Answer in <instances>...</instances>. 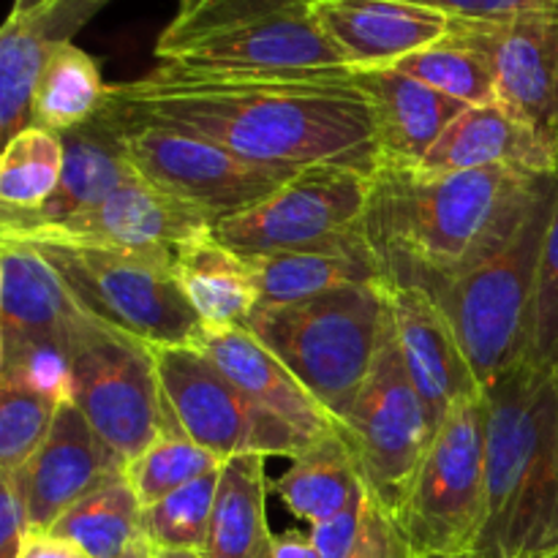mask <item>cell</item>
I'll return each mask as SVG.
<instances>
[{"mask_svg":"<svg viewBox=\"0 0 558 558\" xmlns=\"http://www.w3.org/2000/svg\"><path fill=\"white\" fill-rule=\"evenodd\" d=\"M104 114L202 136L248 161L289 172L381 167L374 118L352 69L205 74L156 65L109 85Z\"/></svg>","mask_w":558,"mask_h":558,"instance_id":"6da1fadb","label":"cell"},{"mask_svg":"<svg viewBox=\"0 0 558 558\" xmlns=\"http://www.w3.org/2000/svg\"><path fill=\"white\" fill-rule=\"evenodd\" d=\"M550 178L512 169L434 174L379 167L363 229L387 287L434 298L510 243Z\"/></svg>","mask_w":558,"mask_h":558,"instance_id":"7a4b0ae2","label":"cell"},{"mask_svg":"<svg viewBox=\"0 0 558 558\" xmlns=\"http://www.w3.org/2000/svg\"><path fill=\"white\" fill-rule=\"evenodd\" d=\"M488 523L480 554H558V381L548 363H521L485 390Z\"/></svg>","mask_w":558,"mask_h":558,"instance_id":"3957f363","label":"cell"},{"mask_svg":"<svg viewBox=\"0 0 558 558\" xmlns=\"http://www.w3.org/2000/svg\"><path fill=\"white\" fill-rule=\"evenodd\" d=\"M156 60L205 74L349 69L303 0H178Z\"/></svg>","mask_w":558,"mask_h":558,"instance_id":"277c9868","label":"cell"},{"mask_svg":"<svg viewBox=\"0 0 558 558\" xmlns=\"http://www.w3.org/2000/svg\"><path fill=\"white\" fill-rule=\"evenodd\" d=\"M390 325L387 283L343 287L298 303L259 305L248 330L338 420L357 398Z\"/></svg>","mask_w":558,"mask_h":558,"instance_id":"5b68a950","label":"cell"},{"mask_svg":"<svg viewBox=\"0 0 558 558\" xmlns=\"http://www.w3.org/2000/svg\"><path fill=\"white\" fill-rule=\"evenodd\" d=\"M556 202L558 174L505 248L434 294L483 390L529 360L539 259Z\"/></svg>","mask_w":558,"mask_h":558,"instance_id":"8992f818","label":"cell"},{"mask_svg":"<svg viewBox=\"0 0 558 558\" xmlns=\"http://www.w3.org/2000/svg\"><path fill=\"white\" fill-rule=\"evenodd\" d=\"M16 240L31 243L63 278L76 303L104 325L147 347H194L202 336V322L174 278L169 254L109 248L49 234Z\"/></svg>","mask_w":558,"mask_h":558,"instance_id":"52a82bcc","label":"cell"},{"mask_svg":"<svg viewBox=\"0 0 558 558\" xmlns=\"http://www.w3.org/2000/svg\"><path fill=\"white\" fill-rule=\"evenodd\" d=\"M396 521L414 558L477 554L488 523L485 396L441 420Z\"/></svg>","mask_w":558,"mask_h":558,"instance_id":"ba28073f","label":"cell"},{"mask_svg":"<svg viewBox=\"0 0 558 558\" xmlns=\"http://www.w3.org/2000/svg\"><path fill=\"white\" fill-rule=\"evenodd\" d=\"M341 436L352 450L371 499L390 515H398L436 428L407 374L392 314L379 354L343 414Z\"/></svg>","mask_w":558,"mask_h":558,"instance_id":"9c48e42d","label":"cell"},{"mask_svg":"<svg viewBox=\"0 0 558 558\" xmlns=\"http://www.w3.org/2000/svg\"><path fill=\"white\" fill-rule=\"evenodd\" d=\"M150 354L178 428L221 461L248 452L294 458L311 445L292 425L245 396L196 347H150Z\"/></svg>","mask_w":558,"mask_h":558,"instance_id":"30bf717a","label":"cell"},{"mask_svg":"<svg viewBox=\"0 0 558 558\" xmlns=\"http://www.w3.org/2000/svg\"><path fill=\"white\" fill-rule=\"evenodd\" d=\"M69 401L125 463L178 428L150 347L109 325L76 347Z\"/></svg>","mask_w":558,"mask_h":558,"instance_id":"8fae6325","label":"cell"},{"mask_svg":"<svg viewBox=\"0 0 558 558\" xmlns=\"http://www.w3.org/2000/svg\"><path fill=\"white\" fill-rule=\"evenodd\" d=\"M104 118L118 129L136 172L199 210L213 227L259 205L294 174L289 169L248 161L202 136L161 125L123 123L109 114Z\"/></svg>","mask_w":558,"mask_h":558,"instance_id":"7c38bea8","label":"cell"},{"mask_svg":"<svg viewBox=\"0 0 558 558\" xmlns=\"http://www.w3.org/2000/svg\"><path fill=\"white\" fill-rule=\"evenodd\" d=\"M371 174L349 167L294 172L267 199L213 227V238L240 256L308 248L363 232Z\"/></svg>","mask_w":558,"mask_h":558,"instance_id":"4fadbf2b","label":"cell"},{"mask_svg":"<svg viewBox=\"0 0 558 558\" xmlns=\"http://www.w3.org/2000/svg\"><path fill=\"white\" fill-rule=\"evenodd\" d=\"M450 36L485 54L496 96L558 142V14L452 20Z\"/></svg>","mask_w":558,"mask_h":558,"instance_id":"5bb4252c","label":"cell"},{"mask_svg":"<svg viewBox=\"0 0 558 558\" xmlns=\"http://www.w3.org/2000/svg\"><path fill=\"white\" fill-rule=\"evenodd\" d=\"M210 229L213 223L199 210L163 191L161 185L136 174L118 191H112L107 199L98 202L96 207L76 213L69 221L54 223V227L27 229V232L0 234H11V238L49 234V238L76 240V243L172 256L180 245L191 243Z\"/></svg>","mask_w":558,"mask_h":558,"instance_id":"9a60e30c","label":"cell"},{"mask_svg":"<svg viewBox=\"0 0 558 558\" xmlns=\"http://www.w3.org/2000/svg\"><path fill=\"white\" fill-rule=\"evenodd\" d=\"M98 327L31 243L0 234V349L54 343L74 354Z\"/></svg>","mask_w":558,"mask_h":558,"instance_id":"2e32d148","label":"cell"},{"mask_svg":"<svg viewBox=\"0 0 558 558\" xmlns=\"http://www.w3.org/2000/svg\"><path fill=\"white\" fill-rule=\"evenodd\" d=\"M14 474L33 529H52L76 501L125 474V461L93 430L85 414L65 401L36 456Z\"/></svg>","mask_w":558,"mask_h":558,"instance_id":"e0dca14e","label":"cell"},{"mask_svg":"<svg viewBox=\"0 0 558 558\" xmlns=\"http://www.w3.org/2000/svg\"><path fill=\"white\" fill-rule=\"evenodd\" d=\"M390 289V314L398 347L414 390L423 398L434 428L452 409L485 396L456 330L430 294L414 287Z\"/></svg>","mask_w":558,"mask_h":558,"instance_id":"ac0fdd59","label":"cell"},{"mask_svg":"<svg viewBox=\"0 0 558 558\" xmlns=\"http://www.w3.org/2000/svg\"><path fill=\"white\" fill-rule=\"evenodd\" d=\"M417 169L434 174L512 169L532 178H548L558 174V142L501 98H494L463 109Z\"/></svg>","mask_w":558,"mask_h":558,"instance_id":"d6986e66","label":"cell"},{"mask_svg":"<svg viewBox=\"0 0 558 558\" xmlns=\"http://www.w3.org/2000/svg\"><path fill=\"white\" fill-rule=\"evenodd\" d=\"M349 69H385L441 41L452 20L407 0H322L311 5Z\"/></svg>","mask_w":558,"mask_h":558,"instance_id":"ffe728a7","label":"cell"},{"mask_svg":"<svg viewBox=\"0 0 558 558\" xmlns=\"http://www.w3.org/2000/svg\"><path fill=\"white\" fill-rule=\"evenodd\" d=\"M109 0H47L5 20L0 33V129L3 140L31 125V98L52 52L107 5Z\"/></svg>","mask_w":558,"mask_h":558,"instance_id":"44dd1931","label":"cell"},{"mask_svg":"<svg viewBox=\"0 0 558 558\" xmlns=\"http://www.w3.org/2000/svg\"><path fill=\"white\" fill-rule=\"evenodd\" d=\"M374 118L381 167H420L466 104L385 65L352 69Z\"/></svg>","mask_w":558,"mask_h":558,"instance_id":"7402d4cb","label":"cell"},{"mask_svg":"<svg viewBox=\"0 0 558 558\" xmlns=\"http://www.w3.org/2000/svg\"><path fill=\"white\" fill-rule=\"evenodd\" d=\"M205 352L240 390L262 409L292 425L308 441L327 434H341L338 420L316 401L308 387L248 330H202L194 343Z\"/></svg>","mask_w":558,"mask_h":558,"instance_id":"603a6c76","label":"cell"},{"mask_svg":"<svg viewBox=\"0 0 558 558\" xmlns=\"http://www.w3.org/2000/svg\"><path fill=\"white\" fill-rule=\"evenodd\" d=\"M63 174L52 199L33 213H3L0 232H27L69 221L140 174L125 156L118 129L101 112L90 123L63 134Z\"/></svg>","mask_w":558,"mask_h":558,"instance_id":"cb8c5ba5","label":"cell"},{"mask_svg":"<svg viewBox=\"0 0 558 558\" xmlns=\"http://www.w3.org/2000/svg\"><path fill=\"white\" fill-rule=\"evenodd\" d=\"M259 283L262 305L298 303L343 287L387 283L365 229L308 248L245 256Z\"/></svg>","mask_w":558,"mask_h":558,"instance_id":"d4e9b609","label":"cell"},{"mask_svg":"<svg viewBox=\"0 0 558 558\" xmlns=\"http://www.w3.org/2000/svg\"><path fill=\"white\" fill-rule=\"evenodd\" d=\"M172 270L202 330L248 327L259 311L262 294L251 262L218 243L213 229L174 251Z\"/></svg>","mask_w":558,"mask_h":558,"instance_id":"484cf974","label":"cell"},{"mask_svg":"<svg viewBox=\"0 0 558 558\" xmlns=\"http://www.w3.org/2000/svg\"><path fill=\"white\" fill-rule=\"evenodd\" d=\"M267 456L248 452L221 463L213 501L207 558H265L272 532L267 526Z\"/></svg>","mask_w":558,"mask_h":558,"instance_id":"4316f807","label":"cell"},{"mask_svg":"<svg viewBox=\"0 0 558 558\" xmlns=\"http://www.w3.org/2000/svg\"><path fill=\"white\" fill-rule=\"evenodd\" d=\"M270 488L298 521H327L365 494V483L352 450L341 434H327L311 441L292 458L287 472L272 480Z\"/></svg>","mask_w":558,"mask_h":558,"instance_id":"83f0119b","label":"cell"},{"mask_svg":"<svg viewBox=\"0 0 558 558\" xmlns=\"http://www.w3.org/2000/svg\"><path fill=\"white\" fill-rule=\"evenodd\" d=\"M49 532L80 545L93 558H125L145 545V507L125 474L76 501Z\"/></svg>","mask_w":558,"mask_h":558,"instance_id":"f1b7e54d","label":"cell"},{"mask_svg":"<svg viewBox=\"0 0 558 558\" xmlns=\"http://www.w3.org/2000/svg\"><path fill=\"white\" fill-rule=\"evenodd\" d=\"M109 85L98 63L76 44H63L52 52L31 98V125L69 134L90 123L107 104Z\"/></svg>","mask_w":558,"mask_h":558,"instance_id":"f546056e","label":"cell"},{"mask_svg":"<svg viewBox=\"0 0 558 558\" xmlns=\"http://www.w3.org/2000/svg\"><path fill=\"white\" fill-rule=\"evenodd\" d=\"M63 136L27 125L5 142L0 158V205L3 213H33L47 205L63 174Z\"/></svg>","mask_w":558,"mask_h":558,"instance_id":"4dcf8cb0","label":"cell"},{"mask_svg":"<svg viewBox=\"0 0 558 558\" xmlns=\"http://www.w3.org/2000/svg\"><path fill=\"white\" fill-rule=\"evenodd\" d=\"M221 463L216 452L191 441L180 428H169L145 452L125 463V480L142 507H150L194 480L218 472Z\"/></svg>","mask_w":558,"mask_h":558,"instance_id":"1f68e13d","label":"cell"},{"mask_svg":"<svg viewBox=\"0 0 558 558\" xmlns=\"http://www.w3.org/2000/svg\"><path fill=\"white\" fill-rule=\"evenodd\" d=\"M392 69L425 82L428 87L466 104V107H477V104L499 98L496 96L494 71H490L485 54L452 38L450 33L441 41L403 58Z\"/></svg>","mask_w":558,"mask_h":558,"instance_id":"d6a6232c","label":"cell"},{"mask_svg":"<svg viewBox=\"0 0 558 558\" xmlns=\"http://www.w3.org/2000/svg\"><path fill=\"white\" fill-rule=\"evenodd\" d=\"M218 472L205 474V477L194 480L185 488L163 496L156 505L145 507V539L150 548L205 550L213 501H216Z\"/></svg>","mask_w":558,"mask_h":558,"instance_id":"836d02e7","label":"cell"},{"mask_svg":"<svg viewBox=\"0 0 558 558\" xmlns=\"http://www.w3.org/2000/svg\"><path fill=\"white\" fill-rule=\"evenodd\" d=\"M60 401L14 381H0V472L25 466L47 439Z\"/></svg>","mask_w":558,"mask_h":558,"instance_id":"e575fe53","label":"cell"},{"mask_svg":"<svg viewBox=\"0 0 558 558\" xmlns=\"http://www.w3.org/2000/svg\"><path fill=\"white\" fill-rule=\"evenodd\" d=\"M558 352V202L545 234L543 259H539L537 300H534L532 322V363H550Z\"/></svg>","mask_w":558,"mask_h":558,"instance_id":"d590c367","label":"cell"},{"mask_svg":"<svg viewBox=\"0 0 558 558\" xmlns=\"http://www.w3.org/2000/svg\"><path fill=\"white\" fill-rule=\"evenodd\" d=\"M425 5L450 20L463 22H501L515 16L558 14V0H407Z\"/></svg>","mask_w":558,"mask_h":558,"instance_id":"8d00e7d4","label":"cell"},{"mask_svg":"<svg viewBox=\"0 0 558 558\" xmlns=\"http://www.w3.org/2000/svg\"><path fill=\"white\" fill-rule=\"evenodd\" d=\"M365 507H368V488L341 512L311 526L308 537L322 558H352L360 537H363Z\"/></svg>","mask_w":558,"mask_h":558,"instance_id":"74e56055","label":"cell"},{"mask_svg":"<svg viewBox=\"0 0 558 558\" xmlns=\"http://www.w3.org/2000/svg\"><path fill=\"white\" fill-rule=\"evenodd\" d=\"M352 558H414L401 523L385 507L376 505L371 496L368 507H365L363 537H360Z\"/></svg>","mask_w":558,"mask_h":558,"instance_id":"f35d334b","label":"cell"},{"mask_svg":"<svg viewBox=\"0 0 558 558\" xmlns=\"http://www.w3.org/2000/svg\"><path fill=\"white\" fill-rule=\"evenodd\" d=\"M31 532V510L16 474L0 472V558H16Z\"/></svg>","mask_w":558,"mask_h":558,"instance_id":"ab89813d","label":"cell"},{"mask_svg":"<svg viewBox=\"0 0 558 558\" xmlns=\"http://www.w3.org/2000/svg\"><path fill=\"white\" fill-rule=\"evenodd\" d=\"M16 558H93L90 554L80 548V545L69 543V539L58 537L49 529H33L22 543Z\"/></svg>","mask_w":558,"mask_h":558,"instance_id":"60d3db41","label":"cell"},{"mask_svg":"<svg viewBox=\"0 0 558 558\" xmlns=\"http://www.w3.org/2000/svg\"><path fill=\"white\" fill-rule=\"evenodd\" d=\"M265 558H322V556L319 550L314 548L308 534L283 532V534H272L270 548H267Z\"/></svg>","mask_w":558,"mask_h":558,"instance_id":"b9f144b4","label":"cell"},{"mask_svg":"<svg viewBox=\"0 0 558 558\" xmlns=\"http://www.w3.org/2000/svg\"><path fill=\"white\" fill-rule=\"evenodd\" d=\"M150 558H207L202 550H161L150 548Z\"/></svg>","mask_w":558,"mask_h":558,"instance_id":"7bdbcfd3","label":"cell"},{"mask_svg":"<svg viewBox=\"0 0 558 558\" xmlns=\"http://www.w3.org/2000/svg\"><path fill=\"white\" fill-rule=\"evenodd\" d=\"M41 3H47V0H14V14H25V11H33L38 9Z\"/></svg>","mask_w":558,"mask_h":558,"instance_id":"ee69618b","label":"cell"},{"mask_svg":"<svg viewBox=\"0 0 558 558\" xmlns=\"http://www.w3.org/2000/svg\"><path fill=\"white\" fill-rule=\"evenodd\" d=\"M423 558H488L485 554H466V556H423ZM545 558H558V554H554V556H545Z\"/></svg>","mask_w":558,"mask_h":558,"instance_id":"f6af8a7d","label":"cell"},{"mask_svg":"<svg viewBox=\"0 0 558 558\" xmlns=\"http://www.w3.org/2000/svg\"><path fill=\"white\" fill-rule=\"evenodd\" d=\"M125 558H150V545H140V548H136L134 550V554H131V556H125Z\"/></svg>","mask_w":558,"mask_h":558,"instance_id":"bcb514c9","label":"cell"},{"mask_svg":"<svg viewBox=\"0 0 558 558\" xmlns=\"http://www.w3.org/2000/svg\"><path fill=\"white\" fill-rule=\"evenodd\" d=\"M548 365H550V368H554V374H556V381H558V352L554 354V360H550Z\"/></svg>","mask_w":558,"mask_h":558,"instance_id":"7dc6e473","label":"cell"},{"mask_svg":"<svg viewBox=\"0 0 558 558\" xmlns=\"http://www.w3.org/2000/svg\"><path fill=\"white\" fill-rule=\"evenodd\" d=\"M303 3H311V5H314V3H322V0H303Z\"/></svg>","mask_w":558,"mask_h":558,"instance_id":"c3c4849f","label":"cell"}]
</instances>
